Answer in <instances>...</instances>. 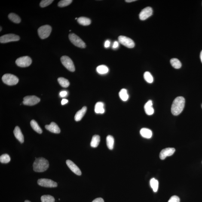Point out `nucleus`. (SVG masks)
<instances>
[{"mask_svg":"<svg viewBox=\"0 0 202 202\" xmlns=\"http://www.w3.org/2000/svg\"><path fill=\"white\" fill-rule=\"evenodd\" d=\"M54 1L53 0H43L40 2V7L44 8L48 6L52 3Z\"/></svg>","mask_w":202,"mask_h":202,"instance_id":"f704fd0d","label":"nucleus"},{"mask_svg":"<svg viewBox=\"0 0 202 202\" xmlns=\"http://www.w3.org/2000/svg\"><path fill=\"white\" fill-rule=\"evenodd\" d=\"M110 45V42L108 41V40L105 41V47L106 48H108L109 47Z\"/></svg>","mask_w":202,"mask_h":202,"instance_id":"58836bf2","label":"nucleus"},{"mask_svg":"<svg viewBox=\"0 0 202 202\" xmlns=\"http://www.w3.org/2000/svg\"><path fill=\"white\" fill-rule=\"evenodd\" d=\"M25 202H31L30 201H29V200H26V201H25Z\"/></svg>","mask_w":202,"mask_h":202,"instance_id":"c03bdc74","label":"nucleus"},{"mask_svg":"<svg viewBox=\"0 0 202 202\" xmlns=\"http://www.w3.org/2000/svg\"><path fill=\"white\" fill-rule=\"evenodd\" d=\"M185 103V99L183 97H176L172 103L171 108L172 114L175 116L179 115L183 111Z\"/></svg>","mask_w":202,"mask_h":202,"instance_id":"f257e3e1","label":"nucleus"},{"mask_svg":"<svg viewBox=\"0 0 202 202\" xmlns=\"http://www.w3.org/2000/svg\"><path fill=\"white\" fill-rule=\"evenodd\" d=\"M140 134L143 137L146 139H150L152 136V131L150 129L147 128H143L141 129Z\"/></svg>","mask_w":202,"mask_h":202,"instance_id":"6ab92c4d","label":"nucleus"},{"mask_svg":"<svg viewBox=\"0 0 202 202\" xmlns=\"http://www.w3.org/2000/svg\"><path fill=\"white\" fill-rule=\"evenodd\" d=\"M14 134L16 138L21 143H23L24 142V138L20 128L16 126L14 130Z\"/></svg>","mask_w":202,"mask_h":202,"instance_id":"dca6fc26","label":"nucleus"},{"mask_svg":"<svg viewBox=\"0 0 202 202\" xmlns=\"http://www.w3.org/2000/svg\"><path fill=\"white\" fill-rule=\"evenodd\" d=\"M152 9L151 7H147L143 9L139 14V19L141 20H145L152 15Z\"/></svg>","mask_w":202,"mask_h":202,"instance_id":"f8f14e48","label":"nucleus"},{"mask_svg":"<svg viewBox=\"0 0 202 202\" xmlns=\"http://www.w3.org/2000/svg\"><path fill=\"white\" fill-rule=\"evenodd\" d=\"M96 71L98 73L100 74H105L108 73L109 69L104 65H100L97 68Z\"/></svg>","mask_w":202,"mask_h":202,"instance_id":"bb28decb","label":"nucleus"},{"mask_svg":"<svg viewBox=\"0 0 202 202\" xmlns=\"http://www.w3.org/2000/svg\"><path fill=\"white\" fill-rule=\"evenodd\" d=\"M68 94L67 92L66 91H62L60 93V96L61 97H66Z\"/></svg>","mask_w":202,"mask_h":202,"instance_id":"e433bc0d","label":"nucleus"},{"mask_svg":"<svg viewBox=\"0 0 202 202\" xmlns=\"http://www.w3.org/2000/svg\"><path fill=\"white\" fill-rule=\"evenodd\" d=\"M200 57L201 60V61L202 63V50L201 51V52L200 53Z\"/></svg>","mask_w":202,"mask_h":202,"instance_id":"37998d69","label":"nucleus"},{"mask_svg":"<svg viewBox=\"0 0 202 202\" xmlns=\"http://www.w3.org/2000/svg\"><path fill=\"white\" fill-rule=\"evenodd\" d=\"M45 128L47 130L52 133L59 134L60 132V129L59 126L56 123L52 122L50 125H47L45 126Z\"/></svg>","mask_w":202,"mask_h":202,"instance_id":"2eb2a0df","label":"nucleus"},{"mask_svg":"<svg viewBox=\"0 0 202 202\" xmlns=\"http://www.w3.org/2000/svg\"><path fill=\"white\" fill-rule=\"evenodd\" d=\"M104 106V105L102 102H97L95 106V112L96 114H103L104 113L105 110Z\"/></svg>","mask_w":202,"mask_h":202,"instance_id":"aec40b11","label":"nucleus"},{"mask_svg":"<svg viewBox=\"0 0 202 202\" xmlns=\"http://www.w3.org/2000/svg\"><path fill=\"white\" fill-rule=\"evenodd\" d=\"M2 28L1 27V30H0V31H1V30H2Z\"/></svg>","mask_w":202,"mask_h":202,"instance_id":"a18cd8bd","label":"nucleus"},{"mask_svg":"<svg viewBox=\"0 0 202 202\" xmlns=\"http://www.w3.org/2000/svg\"><path fill=\"white\" fill-rule=\"evenodd\" d=\"M100 141V137L99 135H94L92 137L91 142V146L94 148H96L99 145Z\"/></svg>","mask_w":202,"mask_h":202,"instance_id":"412c9836","label":"nucleus"},{"mask_svg":"<svg viewBox=\"0 0 202 202\" xmlns=\"http://www.w3.org/2000/svg\"><path fill=\"white\" fill-rule=\"evenodd\" d=\"M69 38L71 42L76 47L81 48H86L85 43L75 34H70L69 35Z\"/></svg>","mask_w":202,"mask_h":202,"instance_id":"20e7f679","label":"nucleus"},{"mask_svg":"<svg viewBox=\"0 0 202 202\" xmlns=\"http://www.w3.org/2000/svg\"><path fill=\"white\" fill-rule=\"evenodd\" d=\"M68 102V100L66 99H63L62 100L61 102V103L62 105H65L66 104V103H67Z\"/></svg>","mask_w":202,"mask_h":202,"instance_id":"a19ab883","label":"nucleus"},{"mask_svg":"<svg viewBox=\"0 0 202 202\" xmlns=\"http://www.w3.org/2000/svg\"><path fill=\"white\" fill-rule=\"evenodd\" d=\"M77 19V18H76L75 19L76 20V19Z\"/></svg>","mask_w":202,"mask_h":202,"instance_id":"49530a36","label":"nucleus"},{"mask_svg":"<svg viewBox=\"0 0 202 202\" xmlns=\"http://www.w3.org/2000/svg\"><path fill=\"white\" fill-rule=\"evenodd\" d=\"M20 39V37L17 35L13 34H6L1 37L0 42L1 43H6L18 41Z\"/></svg>","mask_w":202,"mask_h":202,"instance_id":"1a4fd4ad","label":"nucleus"},{"mask_svg":"<svg viewBox=\"0 0 202 202\" xmlns=\"http://www.w3.org/2000/svg\"><path fill=\"white\" fill-rule=\"evenodd\" d=\"M42 202H55L54 197L50 195H44L41 197Z\"/></svg>","mask_w":202,"mask_h":202,"instance_id":"7c9ffc66","label":"nucleus"},{"mask_svg":"<svg viewBox=\"0 0 202 202\" xmlns=\"http://www.w3.org/2000/svg\"><path fill=\"white\" fill-rule=\"evenodd\" d=\"M61 61L63 66L71 72L75 71V67L73 62L70 58L67 56H64L61 58Z\"/></svg>","mask_w":202,"mask_h":202,"instance_id":"423d86ee","label":"nucleus"},{"mask_svg":"<svg viewBox=\"0 0 202 202\" xmlns=\"http://www.w3.org/2000/svg\"><path fill=\"white\" fill-rule=\"evenodd\" d=\"M118 41L120 44L123 45L128 48H132L134 47L135 43L131 39L123 36H120L118 37Z\"/></svg>","mask_w":202,"mask_h":202,"instance_id":"6e6552de","label":"nucleus"},{"mask_svg":"<svg viewBox=\"0 0 202 202\" xmlns=\"http://www.w3.org/2000/svg\"><path fill=\"white\" fill-rule=\"evenodd\" d=\"M72 0H62L58 3L59 7H64L69 5L72 2Z\"/></svg>","mask_w":202,"mask_h":202,"instance_id":"72a5a7b5","label":"nucleus"},{"mask_svg":"<svg viewBox=\"0 0 202 202\" xmlns=\"http://www.w3.org/2000/svg\"><path fill=\"white\" fill-rule=\"evenodd\" d=\"M8 18L12 22L16 23H20L21 21L20 17L17 15L14 14V13H10L9 14Z\"/></svg>","mask_w":202,"mask_h":202,"instance_id":"393cba45","label":"nucleus"},{"mask_svg":"<svg viewBox=\"0 0 202 202\" xmlns=\"http://www.w3.org/2000/svg\"><path fill=\"white\" fill-rule=\"evenodd\" d=\"M168 202H180V199L178 196L174 195L170 198Z\"/></svg>","mask_w":202,"mask_h":202,"instance_id":"c9c22d12","label":"nucleus"},{"mask_svg":"<svg viewBox=\"0 0 202 202\" xmlns=\"http://www.w3.org/2000/svg\"><path fill=\"white\" fill-rule=\"evenodd\" d=\"M66 163L68 167L73 172L78 176H81L82 174L81 171L75 163L70 160H67Z\"/></svg>","mask_w":202,"mask_h":202,"instance_id":"4468645a","label":"nucleus"},{"mask_svg":"<svg viewBox=\"0 0 202 202\" xmlns=\"http://www.w3.org/2000/svg\"><path fill=\"white\" fill-rule=\"evenodd\" d=\"M77 21L80 25L84 26H88L91 23V21L90 19L84 17L79 18L77 19Z\"/></svg>","mask_w":202,"mask_h":202,"instance_id":"4be33fe9","label":"nucleus"},{"mask_svg":"<svg viewBox=\"0 0 202 202\" xmlns=\"http://www.w3.org/2000/svg\"><path fill=\"white\" fill-rule=\"evenodd\" d=\"M175 151L174 148H169L164 149L162 150L160 154V158L164 160L166 157L173 155Z\"/></svg>","mask_w":202,"mask_h":202,"instance_id":"ddd939ff","label":"nucleus"},{"mask_svg":"<svg viewBox=\"0 0 202 202\" xmlns=\"http://www.w3.org/2000/svg\"><path fill=\"white\" fill-rule=\"evenodd\" d=\"M2 80L5 84L11 86L16 85L19 81V79L17 76L9 74H5L3 75Z\"/></svg>","mask_w":202,"mask_h":202,"instance_id":"7ed1b4c3","label":"nucleus"},{"mask_svg":"<svg viewBox=\"0 0 202 202\" xmlns=\"http://www.w3.org/2000/svg\"><path fill=\"white\" fill-rule=\"evenodd\" d=\"M52 31L51 27L48 25H44L39 28L38 32L41 39H45L50 35Z\"/></svg>","mask_w":202,"mask_h":202,"instance_id":"39448f33","label":"nucleus"},{"mask_svg":"<svg viewBox=\"0 0 202 202\" xmlns=\"http://www.w3.org/2000/svg\"><path fill=\"white\" fill-rule=\"evenodd\" d=\"M136 1V0H126V1H125L126 2L128 3L134 2V1Z\"/></svg>","mask_w":202,"mask_h":202,"instance_id":"79ce46f5","label":"nucleus"},{"mask_svg":"<svg viewBox=\"0 0 202 202\" xmlns=\"http://www.w3.org/2000/svg\"><path fill=\"white\" fill-rule=\"evenodd\" d=\"M58 81L60 85L64 88H67L70 85L69 81L63 77H60L58 79Z\"/></svg>","mask_w":202,"mask_h":202,"instance_id":"c756f323","label":"nucleus"},{"mask_svg":"<svg viewBox=\"0 0 202 202\" xmlns=\"http://www.w3.org/2000/svg\"><path fill=\"white\" fill-rule=\"evenodd\" d=\"M16 63L18 66L22 68L27 67L32 63V59L29 56H26L17 59Z\"/></svg>","mask_w":202,"mask_h":202,"instance_id":"0eeeda50","label":"nucleus"},{"mask_svg":"<svg viewBox=\"0 0 202 202\" xmlns=\"http://www.w3.org/2000/svg\"><path fill=\"white\" fill-rule=\"evenodd\" d=\"M153 103L152 101L149 100L144 106L146 113L148 115H152L154 113V109L152 107Z\"/></svg>","mask_w":202,"mask_h":202,"instance_id":"f3484780","label":"nucleus"},{"mask_svg":"<svg viewBox=\"0 0 202 202\" xmlns=\"http://www.w3.org/2000/svg\"><path fill=\"white\" fill-rule=\"evenodd\" d=\"M144 78L145 81L149 83H152L153 82V77L149 72H146L144 73Z\"/></svg>","mask_w":202,"mask_h":202,"instance_id":"2f4dec72","label":"nucleus"},{"mask_svg":"<svg viewBox=\"0 0 202 202\" xmlns=\"http://www.w3.org/2000/svg\"><path fill=\"white\" fill-rule=\"evenodd\" d=\"M30 125L32 128L37 133L41 134L42 133V130L41 127L38 125V123L34 120H32L30 122Z\"/></svg>","mask_w":202,"mask_h":202,"instance_id":"b1692460","label":"nucleus"},{"mask_svg":"<svg viewBox=\"0 0 202 202\" xmlns=\"http://www.w3.org/2000/svg\"><path fill=\"white\" fill-rule=\"evenodd\" d=\"M119 43L117 41H115L114 43L112 48L114 49H116L118 47Z\"/></svg>","mask_w":202,"mask_h":202,"instance_id":"ea45409f","label":"nucleus"},{"mask_svg":"<svg viewBox=\"0 0 202 202\" xmlns=\"http://www.w3.org/2000/svg\"><path fill=\"white\" fill-rule=\"evenodd\" d=\"M40 101L39 98L36 96H27L24 98L23 103L24 105L27 106H33L39 103Z\"/></svg>","mask_w":202,"mask_h":202,"instance_id":"9d476101","label":"nucleus"},{"mask_svg":"<svg viewBox=\"0 0 202 202\" xmlns=\"http://www.w3.org/2000/svg\"><path fill=\"white\" fill-rule=\"evenodd\" d=\"M92 202H105L104 201L103 199L101 198H97L96 199H95Z\"/></svg>","mask_w":202,"mask_h":202,"instance_id":"4c0bfd02","label":"nucleus"},{"mask_svg":"<svg viewBox=\"0 0 202 202\" xmlns=\"http://www.w3.org/2000/svg\"><path fill=\"white\" fill-rule=\"evenodd\" d=\"M106 144L109 149L112 150L114 148V139L113 137L109 135L106 137Z\"/></svg>","mask_w":202,"mask_h":202,"instance_id":"5701e85b","label":"nucleus"},{"mask_svg":"<svg viewBox=\"0 0 202 202\" xmlns=\"http://www.w3.org/2000/svg\"><path fill=\"white\" fill-rule=\"evenodd\" d=\"M39 185L47 188H55L57 186V183L51 180L47 179H41L38 181Z\"/></svg>","mask_w":202,"mask_h":202,"instance_id":"9b49d317","label":"nucleus"},{"mask_svg":"<svg viewBox=\"0 0 202 202\" xmlns=\"http://www.w3.org/2000/svg\"><path fill=\"white\" fill-rule=\"evenodd\" d=\"M87 110V108L86 106L83 107L82 109L79 111L76 112L75 116V121H81L82 119L84 117L86 114V111Z\"/></svg>","mask_w":202,"mask_h":202,"instance_id":"a211bd4d","label":"nucleus"},{"mask_svg":"<svg viewBox=\"0 0 202 202\" xmlns=\"http://www.w3.org/2000/svg\"><path fill=\"white\" fill-rule=\"evenodd\" d=\"M150 185L154 192H157L158 188V181L155 178H152L150 180Z\"/></svg>","mask_w":202,"mask_h":202,"instance_id":"cd10ccee","label":"nucleus"},{"mask_svg":"<svg viewBox=\"0 0 202 202\" xmlns=\"http://www.w3.org/2000/svg\"><path fill=\"white\" fill-rule=\"evenodd\" d=\"M119 96L123 101H127L128 99L129 96L128 94L127 90L124 88L122 89L120 92Z\"/></svg>","mask_w":202,"mask_h":202,"instance_id":"c85d7f7f","label":"nucleus"},{"mask_svg":"<svg viewBox=\"0 0 202 202\" xmlns=\"http://www.w3.org/2000/svg\"><path fill=\"white\" fill-rule=\"evenodd\" d=\"M49 167V162L44 158H39L35 160L33 164L34 171L42 172L45 171Z\"/></svg>","mask_w":202,"mask_h":202,"instance_id":"f03ea898","label":"nucleus"},{"mask_svg":"<svg viewBox=\"0 0 202 202\" xmlns=\"http://www.w3.org/2000/svg\"><path fill=\"white\" fill-rule=\"evenodd\" d=\"M11 158L10 156L7 154H4L0 157V162L2 163H8L10 162Z\"/></svg>","mask_w":202,"mask_h":202,"instance_id":"473e14b6","label":"nucleus"},{"mask_svg":"<svg viewBox=\"0 0 202 202\" xmlns=\"http://www.w3.org/2000/svg\"><path fill=\"white\" fill-rule=\"evenodd\" d=\"M170 63L174 68L176 69H179L182 66V63L178 59L173 58L170 60Z\"/></svg>","mask_w":202,"mask_h":202,"instance_id":"a878e982","label":"nucleus"}]
</instances>
